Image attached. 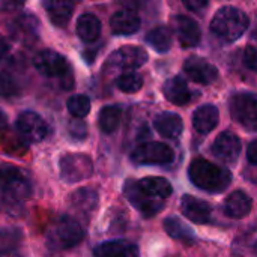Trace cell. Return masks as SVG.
<instances>
[{"label": "cell", "mask_w": 257, "mask_h": 257, "mask_svg": "<svg viewBox=\"0 0 257 257\" xmlns=\"http://www.w3.org/2000/svg\"><path fill=\"white\" fill-rule=\"evenodd\" d=\"M123 193L128 202L145 217L157 215L172 196V184L161 176H149L139 181L130 179L123 185Z\"/></svg>", "instance_id": "obj_1"}, {"label": "cell", "mask_w": 257, "mask_h": 257, "mask_svg": "<svg viewBox=\"0 0 257 257\" xmlns=\"http://www.w3.org/2000/svg\"><path fill=\"white\" fill-rule=\"evenodd\" d=\"M32 196L29 175L11 164L0 163V205L6 209H17Z\"/></svg>", "instance_id": "obj_2"}, {"label": "cell", "mask_w": 257, "mask_h": 257, "mask_svg": "<svg viewBox=\"0 0 257 257\" xmlns=\"http://www.w3.org/2000/svg\"><path fill=\"white\" fill-rule=\"evenodd\" d=\"M190 181L206 193H221L232 182V173L208 160L197 158L188 167Z\"/></svg>", "instance_id": "obj_3"}, {"label": "cell", "mask_w": 257, "mask_h": 257, "mask_svg": "<svg viewBox=\"0 0 257 257\" xmlns=\"http://www.w3.org/2000/svg\"><path fill=\"white\" fill-rule=\"evenodd\" d=\"M248 15L233 6L218 9L211 21V30L223 41L233 42L239 39L248 27Z\"/></svg>", "instance_id": "obj_4"}, {"label": "cell", "mask_w": 257, "mask_h": 257, "mask_svg": "<svg viewBox=\"0 0 257 257\" xmlns=\"http://www.w3.org/2000/svg\"><path fill=\"white\" fill-rule=\"evenodd\" d=\"M47 238L51 248L68 250L83 241L84 232L75 218L69 215H62L51 224Z\"/></svg>", "instance_id": "obj_5"}, {"label": "cell", "mask_w": 257, "mask_h": 257, "mask_svg": "<svg viewBox=\"0 0 257 257\" xmlns=\"http://www.w3.org/2000/svg\"><path fill=\"white\" fill-rule=\"evenodd\" d=\"M33 65L42 75L48 78H60L68 83V87H71V66L62 54L53 50H42L35 56Z\"/></svg>", "instance_id": "obj_6"}, {"label": "cell", "mask_w": 257, "mask_h": 257, "mask_svg": "<svg viewBox=\"0 0 257 257\" xmlns=\"http://www.w3.org/2000/svg\"><path fill=\"white\" fill-rule=\"evenodd\" d=\"M232 117L248 131L257 130V101L254 93L239 92L230 99Z\"/></svg>", "instance_id": "obj_7"}, {"label": "cell", "mask_w": 257, "mask_h": 257, "mask_svg": "<svg viewBox=\"0 0 257 257\" xmlns=\"http://www.w3.org/2000/svg\"><path fill=\"white\" fill-rule=\"evenodd\" d=\"M173 158V149L160 142L143 143L131 154V161L139 166H166L170 164Z\"/></svg>", "instance_id": "obj_8"}, {"label": "cell", "mask_w": 257, "mask_h": 257, "mask_svg": "<svg viewBox=\"0 0 257 257\" xmlns=\"http://www.w3.org/2000/svg\"><path fill=\"white\" fill-rule=\"evenodd\" d=\"M62 179L68 184H77L92 176L93 163L84 154H66L59 163Z\"/></svg>", "instance_id": "obj_9"}, {"label": "cell", "mask_w": 257, "mask_h": 257, "mask_svg": "<svg viewBox=\"0 0 257 257\" xmlns=\"http://www.w3.org/2000/svg\"><path fill=\"white\" fill-rule=\"evenodd\" d=\"M148 53L142 47L125 45L116 50L107 60V66L114 71H128L140 68L146 63Z\"/></svg>", "instance_id": "obj_10"}, {"label": "cell", "mask_w": 257, "mask_h": 257, "mask_svg": "<svg viewBox=\"0 0 257 257\" xmlns=\"http://www.w3.org/2000/svg\"><path fill=\"white\" fill-rule=\"evenodd\" d=\"M17 130L20 136L29 143L42 142L48 136L47 122L35 111H23L17 117Z\"/></svg>", "instance_id": "obj_11"}, {"label": "cell", "mask_w": 257, "mask_h": 257, "mask_svg": "<svg viewBox=\"0 0 257 257\" xmlns=\"http://www.w3.org/2000/svg\"><path fill=\"white\" fill-rule=\"evenodd\" d=\"M241 149H242V145H241L239 137L230 131L221 133L212 145L214 157L226 164H235L239 158Z\"/></svg>", "instance_id": "obj_12"}, {"label": "cell", "mask_w": 257, "mask_h": 257, "mask_svg": "<svg viewBox=\"0 0 257 257\" xmlns=\"http://www.w3.org/2000/svg\"><path fill=\"white\" fill-rule=\"evenodd\" d=\"M185 74L196 83L200 84H212L218 78V69L203 57L191 56L184 63Z\"/></svg>", "instance_id": "obj_13"}, {"label": "cell", "mask_w": 257, "mask_h": 257, "mask_svg": "<svg viewBox=\"0 0 257 257\" xmlns=\"http://www.w3.org/2000/svg\"><path fill=\"white\" fill-rule=\"evenodd\" d=\"M181 211L185 215V218H188L193 223L197 224H208L212 220V206L205 202L200 200L194 196H184L181 199Z\"/></svg>", "instance_id": "obj_14"}, {"label": "cell", "mask_w": 257, "mask_h": 257, "mask_svg": "<svg viewBox=\"0 0 257 257\" xmlns=\"http://www.w3.org/2000/svg\"><path fill=\"white\" fill-rule=\"evenodd\" d=\"M173 27H175V33L184 48L196 47L202 39V32H200L199 24L190 17L176 15L173 18Z\"/></svg>", "instance_id": "obj_15"}, {"label": "cell", "mask_w": 257, "mask_h": 257, "mask_svg": "<svg viewBox=\"0 0 257 257\" xmlns=\"http://www.w3.org/2000/svg\"><path fill=\"white\" fill-rule=\"evenodd\" d=\"M99 194L95 188H80L69 196L71 208L84 218H89L98 208Z\"/></svg>", "instance_id": "obj_16"}, {"label": "cell", "mask_w": 257, "mask_h": 257, "mask_svg": "<svg viewBox=\"0 0 257 257\" xmlns=\"http://www.w3.org/2000/svg\"><path fill=\"white\" fill-rule=\"evenodd\" d=\"M12 36L24 44H32L38 39L39 35V21L35 15H20L11 24Z\"/></svg>", "instance_id": "obj_17"}, {"label": "cell", "mask_w": 257, "mask_h": 257, "mask_svg": "<svg viewBox=\"0 0 257 257\" xmlns=\"http://www.w3.org/2000/svg\"><path fill=\"white\" fill-rule=\"evenodd\" d=\"M95 257H139V247L126 239H113L95 247Z\"/></svg>", "instance_id": "obj_18"}, {"label": "cell", "mask_w": 257, "mask_h": 257, "mask_svg": "<svg viewBox=\"0 0 257 257\" xmlns=\"http://www.w3.org/2000/svg\"><path fill=\"white\" fill-rule=\"evenodd\" d=\"M251 208H253V200L244 191H233L232 194L227 196L224 202V214L229 218H235V220H241L247 217Z\"/></svg>", "instance_id": "obj_19"}, {"label": "cell", "mask_w": 257, "mask_h": 257, "mask_svg": "<svg viewBox=\"0 0 257 257\" xmlns=\"http://www.w3.org/2000/svg\"><path fill=\"white\" fill-rule=\"evenodd\" d=\"M44 8L51 23L59 27H63L69 23L72 17L75 0H44Z\"/></svg>", "instance_id": "obj_20"}, {"label": "cell", "mask_w": 257, "mask_h": 257, "mask_svg": "<svg viewBox=\"0 0 257 257\" xmlns=\"http://www.w3.org/2000/svg\"><path fill=\"white\" fill-rule=\"evenodd\" d=\"M220 113L212 104H205L199 107L193 114V126L200 134H209L218 125Z\"/></svg>", "instance_id": "obj_21"}, {"label": "cell", "mask_w": 257, "mask_h": 257, "mask_svg": "<svg viewBox=\"0 0 257 257\" xmlns=\"http://www.w3.org/2000/svg\"><path fill=\"white\" fill-rule=\"evenodd\" d=\"M110 27L114 35H133L140 29V18L134 11L122 9L110 18Z\"/></svg>", "instance_id": "obj_22"}, {"label": "cell", "mask_w": 257, "mask_h": 257, "mask_svg": "<svg viewBox=\"0 0 257 257\" xmlns=\"http://www.w3.org/2000/svg\"><path fill=\"white\" fill-rule=\"evenodd\" d=\"M23 244V232L18 227L0 229V257H21L20 248Z\"/></svg>", "instance_id": "obj_23"}, {"label": "cell", "mask_w": 257, "mask_h": 257, "mask_svg": "<svg viewBox=\"0 0 257 257\" xmlns=\"http://www.w3.org/2000/svg\"><path fill=\"white\" fill-rule=\"evenodd\" d=\"M163 92L169 102L175 105H185L191 101V92L187 84V81L182 77H173L169 78L164 83Z\"/></svg>", "instance_id": "obj_24"}, {"label": "cell", "mask_w": 257, "mask_h": 257, "mask_svg": "<svg viewBox=\"0 0 257 257\" xmlns=\"http://www.w3.org/2000/svg\"><path fill=\"white\" fill-rule=\"evenodd\" d=\"M154 126L158 131V134H161L166 139H178L182 134L184 130V123L181 116H178L176 113H161L155 117L154 120Z\"/></svg>", "instance_id": "obj_25"}, {"label": "cell", "mask_w": 257, "mask_h": 257, "mask_svg": "<svg viewBox=\"0 0 257 257\" xmlns=\"http://www.w3.org/2000/svg\"><path fill=\"white\" fill-rule=\"evenodd\" d=\"M164 230L167 232V235L176 241H181L187 245L196 244L197 238L196 233L193 232V229L190 226H187L181 218L178 217H167L163 223Z\"/></svg>", "instance_id": "obj_26"}, {"label": "cell", "mask_w": 257, "mask_h": 257, "mask_svg": "<svg viewBox=\"0 0 257 257\" xmlns=\"http://www.w3.org/2000/svg\"><path fill=\"white\" fill-rule=\"evenodd\" d=\"M77 35L84 42H93L101 35V21L93 14H83L77 20Z\"/></svg>", "instance_id": "obj_27"}, {"label": "cell", "mask_w": 257, "mask_h": 257, "mask_svg": "<svg viewBox=\"0 0 257 257\" xmlns=\"http://www.w3.org/2000/svg\"><path fill=\"white\" fill-rule=\"evenodd\" d=\"M146 42L158 53H167L172 48V42H173V36L172 32L167 27H155L152 29L148 36H146Z\"/></svg>", "instance_id": "obj_28"}, {"label": "cell", "mask_w": 257, "mask_h": 257, "mask_svg": "<svg viewBox=\"0 0 257 257\" xmlns=\"http://www.w3.org/2000/svg\"><path fill=\"white\" fill-rule=\"evenodd\" d=\"M122 117V110L117 105H107L99 113V128L105 134H111L117 130Z\"/></svg>", "instance_id": "obj_29"}, {"label": "cell", "mask_w": 257, "mask_h": 257, "mask_svg": "<svg viewBox=\"0 0 257 257\" xmlns=\"http://www.w3.org/2000/svg\"><path fill=\"white\" fill-rule=\"evenodd\" d=\"M116 86L125 93H136L143 86V77L139 72H123L117 77Z\"/></svg>", "instance_id": "obj_30"}, {"label": "cell", "mask_w": 257, "mask_h": 257, "mask_svg": "<svg viewBox=\"0 0 257 257\" xmlns=\"http://www.w3.org/2000/svg\"><path fill=\"white\" fill-rule=\"evenodd\" d=\"M68 111L77 117V119H83L89 114L90 111V99L86 95H74L68 99Z\"/></svg>", "instance_id": "obj_31"}, {"label": "cell", "mask_w": 257, "mask_h": 257, "mask_svg": "<svg viewBox=\"0 0 257 257\" xmlns=\"http://www.w3.org/2000/svg\"><path fill=\"white\" fill-rule=\"evenodd\" d=\"M20 95V86L18 83L5 72H0V98L11 99Z\"/></svg>", "instance_id": "obj_32"}, {"label": "cell", "mask_w": 257, "mask_h": 257, "mask_svg": "<svg viewBox=\"0 0 257 257\" xmlns=\"http://www.w3.org/2000/svg\"><path fill=\"white\" fill-rule=\"evenodd\" d=\"M68 133L71 134L72 139H78V140H83L86 136H87V128L84 125L83 120L77 119L75 120H71L69 125H68Z\"/></svg>", "instance_id": "obj_33"}, {"label": "cell", "mask_w": 257, "mask_h": 257, "mask_svg": "<svg viewBox=\"0 0 257 257\" xmlns=\"http://www.w3.org/2000/svg\"><path fill=\"white\" fill-rule=\"evenodd\" d=\"M244 65L251 69V71H256L257 68V53L256 48L253 45L247 47L245 51H244Z\"/></svg>", "instance_id": "obj_34"}, {"label": "cell", "mask_w": 257, "mask_h": 257, "mask_svg": "<svg viewBox=\"0 0 257 257\" xmlns=\"http://www.w3.org/2000/svg\"><path fill=\"white\" fill-rule=\"evenodd\" d=\"M26 0H0V12H12L18 11Z\"/></svg>", "instance_id": "obj_35"}, {"label": "cell", "mask_w": 257, "mask_h": 257, "mask_svg": "<svg viewBox=\"0 0 257 257\" xmlns=\"http://www.w3.org/2000/svg\"><path fill=\"white\" fill-rule=\"evenodd\" d=\"M182 2H184V5L190 11H194V12L203 11L208 6V3H209V0H182Z\"/></svg>", "instance_id": "obj_36"}, {"label": "cell", "mask_w": 257, "mask_h": 257, "mask_svg": "<svg viewBox=\"0 0 257 257\" xmlns=\"http://www.w3.org/2000/svg\"><path fill=\"white\" fill-rule=\"evenodd\" d=\"M119 5H122L125 9H128V11H134L136 12V9H140V8H143L145 5H146V2L148 0H116Z\"/></svg>", "instance_id": "obj_37"}, {"label": "cell", "mask_w": 257, "mask_h": 257, "mask_svg": "<svg viewBox=\"0 0 257 257\" xmlns=\"http://www.w3.org/2000/svg\"><path fill=\"white\" fill-rule=\"evenodd\" d=\"M247 158L250 161L251 166H256L257 164V142L253 140L250 145H248V149H247Z\"/></svg>", "instance_id": "obj_38"}, {"label": "cell", "mask_w": 257, "mask_h": 257, "mask_svg": "<svg viewBox=\"0 0 257 257\" xmlns=\"http://www.w3.org/2000/svg\"><path fill=\"white\" fill-rule=\"evenodd\" d=\"M8 48H9V47H8V42L0 36V59L5 57V54L8 53Z\"/></svg>", "instance_id": "obj_39"}, {"label": "cell", "mask_w": 257, "mask_h": 257, "mask_svg": "<svg viewBox=\"0 0 257 257\" xmlns=\"http://www.w3.org/2000/svg\"><path fill=\"white\" fill-rule=\"evenodd\" d=\"M6 125H8V117H6V114L0 110V131L5 130Z\"/></svg>", "instance_id": "obj_40"}]
</instances>
